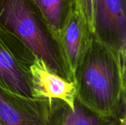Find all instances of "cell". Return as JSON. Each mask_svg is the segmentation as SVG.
Returning a JSON list of instances; mask_svg holds the SVG:
<instances>
[{
  "label": "cell",
  "instance_id": "cell-1",
  "mask_svg": "<svg viewBox=\"0 0 126 125\" xmlns=\"http://www.w3.org/2000/svg\"><path fill=\"white\" fill-rule=\"evenodd\" d=\"M74 82L76 100L88 110L113 118L126 114V62L93 36Z\"/></svg>",
  "mask_w": 126,
  "mask_h": 125
},
{
  "label": "cell",
  "instance_id": "cell-2",
  "mask_svg": "<svg viewBox=\"0 0 126 125\" xmlns=\"http://www.w3.org/2000/svg\"><path fill=\"white\" fill-rule=\"evenodd\" d=\"M0 26L19 38L51 71L69 81L58 43L32 0H0Z\"/></svg>",
  "mask_w": 126,
  "mask_h": 125
},
{
  "label": "cell",
  "instance_id": "cell-3",
  "mask_svg": "<svg viewBox=\"0 0 126 125\" xmlns=\"http://www.w3.org/2000/svg\"><path fill=\"white\" fill-rule=\"evenodd\" d=\"M67 108L58 99L27 97L0 87V120L4 125H62Z\"/></svg>",
  "mask_w": 126,
  "mask_h": 125
},
{
  "label": "cell",
  "instance_id": "cell-4",
  "mask_svg": "<svg viewBox=\"0 0 126 125\" xmlns=\"http://www.w3.org/2000/svg\"><path fill=\"white\" fill-rule=\"evenodd\" d=\"M93 37L126 61V0H99Z\"/></svg>",
  "mask_w": 126,
  "mask_h": 125
},
{
  "label": "cell",
  "instance_id": "cell-5",
  "mask_svg": "<svg viewBox=\"0 0 126 125\" xmlns=\"http://www.w3.org/2000/svg\"><path fill=\"white\" fill-rule=\"evenodd\" d=\"M92 36L83 17L74 10L58 41L69 81H74L75 70L87 51Z\"/></svg>",
  "mask_w": 126,
  "mask_h": 125
},
{
  "label": "cell",
  "instance_id": "cell-6",
  "mask_svg": "<svg viewBox=\"0 0 126 125\" xmlns=\"http://www.w3.org/2000/svg\"><path fill=\"white\" fill-rule=\"evenodd\" d=\"M33 98L58 99L71 110L75 108L76 87L74 81H69L51 71L46 63L37 57L29 68Z\"/></svg>",
  "mask_w": 126,
  "mask_h": 125
},
{
  "label": "cell",
  "instance_id": "cell-7",
  "mask_svg": "<svg viewBox=\"0 0 126 125\" xmlns=\"http://www.w3.org/2000/svg\"><path fill=\"white\" fill-rule=\"evenodd\" d=\"M0 87L19 95L33 98L29 69L20 64L1 43Z\"/></svg>",
  "mask_w": 126,
  "mask_h": 125
},
{
  "label": "cell",
  "instance_id": "cell-8",
  "mask_svg": "<svg viewBox=\"0 0 126 125\" xmlns=\"http://www.w3.org/2000/svg\"><path fill=\"white\" fill-rule=\"evenodd\" d=\"M58 43L61 32L75 10V0H32Z\"/></svg>",
  "mask_w": 126,
  "mask_h": 125
},
{
  "label": "cell",
  "instance_id": "cell-9",
  "mask_svg": "<svg viewBox=\"0 0 126 125\" xmlns=\"http://www.w3.org/2000/svg\"><path fill=\"white\" fill-rule=\"evenodd\" d=\"M125 115L120 118L101 116L88 110L75 100L73 110L67 108L62 125H120Z\"/></svg>",
  "mask_w": 126,
  "mask_h": 125
},
{
  "label": "cell",
  "instance_id": "cell-10",
  "mask_svg": "<svg viewBox=\"0 0 126 125\" xmlns=\"http://www.w3.org/2000/svg\"><path fill=\"white\" fill-rule=\"evenodd\" d=\"M0 43L20 64L27 69L38 57L19 38L1 26Z\"/></svg>",
  "mask_w": 126,
  "mask_h": 125
},
{
  "label": "cell",
  "instance_id": "cell-11",
  "mask_svg": "<svg viewBox=\"0 0 126 125\" xmlns=\"http://www.w3.org/2000/svg\"><path fill=\"white\" fill-rule=\"evenodd\" d=\"M99 0H75V10L87 24L92 35L94 29V18Z\"/></svg>",
  "mask_w": 126,
  "mask_h": 125
},
{
  "label": "cell",
  "instance_id": "cell-12",
  "mask_svg": "<svg viewBox=\"0 0 126 125\" xmlns=\"http://www.w3.org/2000/svg\"><path fill=\"white\" fill-rule=\"evenodd\" d=\"M120 125H126V115H125V116L122 118Z\"/></svg>",
  "mask_w": 126,
  "mask_h": 125
},
{
  "label": "cell",
  "instance_id": "cell-13",
  "mask_svg": "<svg viewBox=\"0 0 126 125\" xmlns=\"http://www.w3.org/2000/svg\"><path fill=\"white\" fill-rule=\"evenodd\" d=\"M0 125H4L3 123H2V122H1V120H0Z\"/></svg>",
  "mask_w": 126,
  "mask_h": 125
}]
</instances>
